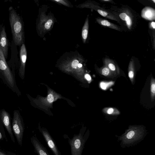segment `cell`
<instances>
[{
    "label": "cell",
    "instance_id": "obj_30",
    "mask_svg": "<svg viewBox=\"0 0 155 155\" xmlns=\"http://www.w3.org/2000/svg\"><path fill=\"white\" fill-rule=\"evenodd\" d=\"M101 1H103L104 2H111V1L110 0H101Z\"/></svg>",
    "mask_w": 155,
    "mask_h": 155
},
{
    "label": "cell",
    "instance_id": "obj_5",
    "mask_svg": "<svg viewBox=\"0 0 155 155\" xmlns=\"http://www.w3.org/2000/svg\"><path fill=\"white\" fill-rule=\"evenodd\" d=\"M39 130L53 154L61 155V153L58 150L55 140L48 131L46 129H40Z\"/></svg>",
    "mask_w": 155,
    "mask_h": 155
},
{
    "label": "cell",
    "instance_id": "obj_15",
    "mask_svg": "<svg viewBox=\"0 0 155 155\" xmlns=\"http://www.w3.org/2000/svg\"><path fill=\"white\" fill-rule=\"evenodd\" d=\"M135 74L134 63V60L131 59L128 68V76L132 84H134Z\"/></svg>",
    "mask_w": 155,
    "mask_h": 155
},
{
    "label": "cell",
    "instance_id": "obj_3",
    "mask_svg": "<svg viewBox=\"0 0 155 155\" xmlns=\"http://www.w3.org/2000/svg\"><path fill=\"white\" fill-rule=\"evenodd\" d=\"M84 141V134L81 132L78 134H74L72 138L69 139L71 155H81Z\"/></svg>",
    "mask_w": 155,
    "mask_h": 155
},
{
    "label": "cell",
    "instance_id": "obj_11",
    "mask_svg": "<svg viewBox=\"0 0 155 155\" xmlns=\"http://www.w3.org/2000/svg\"><path fill=\"white\" fill-rule=\"evenodd\" d=\"M119 16L121 20L125 22L127 28L131 29L133 24V18L131 12L128 10L126 9L119 14Z\"/></svg>",
    "mask_w": 155,
    "mask_h": 155
},
{
    "label": "cell",
    "instance_id": "obj_14",
    "mask_svg": "<svg viewBox=\"0 0 155 155\" xmlns=\"http://www.w3.org/2000/svg\"><path fill=\"white\" fill-rule=\"evenodd\" d=\"M154 9L149 8H145L142 12L143 17L149 20H152L155 19V11Z\"/></svg>",
    "mask_w": 155,
    "mask_h": 155
},
{
    "label": "cell",
    "instance_id": "obj_2",
    "mask_svg": "<svg viewBox=\"0 0 155 155\" xmlns=\"http://www.w3.org/2000/svg\"><path fill=\"white\" fill-rule=\"evenodd\" d=\"M12 129L18 143L20 147L22 145L24 127L19 114L17 110H14L12 124Z\"/></svg>",
    "mask_w": 155,
    "mask_h": 155
},
{
    "label": "cell",
    "instance_id": "obj_4",
    "mask_svg": "<svg viewBox=\"0 0 155 155\" xmlns=\"http://www.w3.org/2000/svg\"><path fill=\"white\" fill-rule=\"evenodd\" d=\"M5 58L0 47V70L9 85L12 87L15 85L13 76L6 63Z\"/></svg>",
    "mask_w": 155,
    "mask_h": 155
},
{
    "label": "cell",
    "instance_id": "obj_13",
    "mask_svg": "<svg viewBox=\"0 0 155 155\" xmlns=\"http://www.w3.org/2000/svg\"><path fill=\"white\" fill-rule=\"evenodd\" d=\"M97 22L99 25L113 29L117 31H120V27L117 25L110 22L108 20L100 18H97L96 19Z\"/></svg>",
    "mask_w": 155,
    "mask_h": 155
},
{
    "label": "cell",
    "instance_id": "obj_10",
    "mask_svg": "<svg viewBox=\"0 0 155 155\" xmlns=\"http://www.w3.org/2000/svg\"><path fill=\"white\" fill-rule=\"evenodd\" d=\"M0 47L5 59L7 58L8 55V43L4 26L2 28L0 32Z\"/></svg>",
    "mask_w": 155,
    "mask_h": 155
},
{
    "label": "cell",
    "instance_id": "obj_31",
    "mask_svg": "<svg viewBox=\"0 0 155 155\" xmlns=\"http://www.w3.org/2000/svg\"><path fill=\"white\" fill-rule=\"evenodd\" d=\"M151 1H152V2H153V3H155V0H151Z\"/></svg>",
    "mask_w": 155,
    "mask_h": 155
},
{
    "label": "cell",
    "instance_id": "obj_17",
    "mask_svg": "<svg viewBox=\"0 0 155 155\" xmlns=\"http://www.w3.org/2000/svg\"><path fill=\"white\" fill-rule=\"evenodd\" d=\"M88 28V18L87 17L86 19L82 30V36L84 42H85L87 37Z\"/></svg>",
    "mask_w": 155,
    "mask_h": 155
},
{
    "label": "cell",
    "instance_id": "obj_27",
    "mask_svg": "<svg viewBox=\"0 0 155 155\" xmlns=\"http://www.w3.org/2000/svg\"><path fill=\"white\" fill-rule=\"evenodd\" d=\"M54 1H55L56 2L60 3L62 4L65 5L66 6H68V4L64 0H54Z\"/></svg>",
    "mask_w": 155,
    "mask_h": 155
},
{
    "label": "cell",
    "instance_id": "obj_23",
    "mask_svg": "<svg viewBox=\"0 0 155 155\" xmlns=\"http://www.w3.org/2000/svg\"><path fill=\"white\" fill-rule=\"evenodd\" d=\"M135 134L133 130L129 131L127 135V137L128 139L132 138Z\"/></svg>",
    "mask_w": 155,
    "mask_h": 155
},
{
    "label": "cell",
    "instance_id": "obj_26",
    "mask_svg": "<svg viewBox=\"0 0 155 155\" xmlns=\"http://www.w3.org/2000/svg\"><path fill=\"white\" fill-rule=\"evenodd\" d=\"M149 27L151 29H153L154 30L155 28V22L154 21H152L149 24Z\"/></svg>",
    "mask_w": 155,
    "mask_h": 155
},
{
    "label": "cell",
    "instance_id": "obj_6",
    "mask_svg": "<svg viewBox=\"0 0 155 155\" xmlns=\"http://www.w3.org/2000/svg\"><path fill=\"white\" fill-rule=\"evenodd\" d=\"M0 117L2 125L7 131L13 143H15V137L11 125L9 114L5 110L2 109L1 110Z\"/></svg>",
    "mask_w": 155,
    "mask_h": 155
},
{
    "label": "cell",
    "instance_id": "obj_8",
    "mask_svg": "<svg viewBox=\"0 0 155 155\" xmlns=\"http://www.w3.org/2000/svg\"><path fill=\"white\" fill-rule=\"evenodd\" d=\"M19 55L20 60V64L19 70V75L22 78L24 74L25 63L26 62L27 53L26 48L25 44H22L20 49Z\"/></svg>",
    "mask_w": 155,
    "mask_h": 155
},
{
    "label": "cell",
    "instance_id": "obj_20",
    "mask_svg": "<svg viewBox=\"0 0 155 155\" xmlns=\"http://www.w3.org/2000/svg\"><path fill=\"white\" fill-rule=\"evenodd\" d=\"M0 155H18L11 151L0 148Z\"/></svg>",
    "mask_w": 155,
    "mask_h": 155
},
{
    "label": "cell",
    "instance_id": "obj_12",
    "mask_svg": "<svg viewBox=\"0 0 155 155\" xmlns=\"http://www.w3.org/2000/svg\"><path fill=\"white\" fill-rule=\"evenodd\" d=\"M104 65L110 69L115 76L119 74V68L113 60L107 58L104 59Z\"/></svg>",
    "mask_w": 155,
    "mask_h": 155
},
{
    "label": "cell",
    "instance_id": "obj_24",
    "mask_svg": "<svg viewBox=\"0 0 155 155\" xmlns=\"http://www.w3.org/2000/svg\"><path fill=\"white\" fill-rule=\"evenodd\" d=\"M78 61L77 60H74L72 63V66L73 68H76L78 64Z\"/></svg>",
    "mask_w": 155,
    "mask_h": 155
},
{
    "label": "cell",
    "instance_id": "obj_21",
    "mask_svg": "<svg viewBox=\"0 0 155 155\" xmlns=\"http://www.w3.org/2000/svg\"><path fill=\"white\" fill-rule=\"evenodd\" d=\"M5 139L6 141L8 140L4 129H0V140H3Z\"/></svg>",
    "mask_w": 155,
    "mask_h": 155
},
{
    "label": "cell",
    "instance_id": "obj_28",
    "mask_svg": "<svg viewBox=\"0 0 155 155\" xmlns=\"http://www.w3.org/2000/svg\"><path fill=\"white\" fill-rule=\"evenodd\" d=\"M85 78L88 81H90L91 80V78L90 76L88 74H86L85 75Z\"/></svg>",
    "mask_w": 155,
    "mask_h": 155
},
{
    "label": "cell",
    "instance_id": "obj_7",
    "mask_svg": "<svg viewBox=\"0 0 155 155\" xmlns=\"http://www.w3.org/2000/svg\"><path fill=\"white\" fill-rule=\"evenodd\" d=\"M86 6L87 8L95 10L102 16L118 22L120 21L119 18L117 16L98 5H94L92 3H89L87 4Z\"/></svg>",
    "mask_w": 155,
    "mask_h": 155
},
{
    "label": "cell",
    "instance_id": "obj_1",
    "mask_svg": "<svg viewBox=\"0 0 155 155\" xmlns=\"http://www.w3.org/2000/svg\"><path fill=\"white\" fill-rule=\"evenodd\" d=\"M9 20L13 38L15 44L20 45L23 43L24 39L22 20L12 7H9Z\"/></svg>",
    "mask_w": 155,
    "mask_h": 155
},
{
    "label": "cell",
    "instance_id": "obj_19",
    "mask_svg": "<svg viewBox=\"0 0 155 155\" xmlns=\"http://www.w3.org/2000/svg\"><path fill=\"white\" fill-rule=\"evenodd\" d=\"M150 92L151 101L153 102L155 97V80L153 77H152L150 80Z\"/></svg>",
    "mask_w": 155,
    "mask_h": 155
},
{
    "label": "cell",
    "instance_id": "obj_18",
    "mask_svg": "<svg viewBox=\"0 0 155 155\" xmlns=\"http://www.w3.org/2000/svg\"><path fill=\"white\" fill-rule=\"evenodd\" d=\"M102 111L105 114L113 115H118L120 114L119 111L117 109L111 107L104 108Z\"/></svg>",
    "mask_w": 155,
    "mask_h": 155
},
{
    "label": "cell",
    "instance_id": "obj_16",
    "mask_svg": "<svg viewBox=\"0 0 155 155\" xmlns=\"http://www.w3.org/2000/svg\"><path fill=\"white\" fill-rule=\"evenodd\" d=\"M97 71L100 74L106 77L113 78L115 76L110 69L105 65L97 69Z\"/></svg>",
    "mask_w": 155,
    "mask_h": 155
},
{
    "label": "cell",
    "instance_id": "obj_29",
    "mask_svg": "<svg viewBox=\"0 0 155 155\" xmlns=\"http://www.w3.org/2000/svg\"><path fill=\"white\" fill-rule=\"evenodd\" d=\"M82 64H81V63H79L78 65V68H81L82 67Z\"/></svg>",
    "mask_w": 155,
    "mask_h": 155
},
{
    "label": "cell",
    "instance_id": "obj_25",
    "mask_svg": "<svg viewBox=\"0 0 155 155\" xmlns=\"http://www.w3.org/2000/svg\"><path fill=\"white\" fill-rule=\"evenodd\" d=\"M47 100L49 102H52L54 100V97L51 94H49L48 96Z\"/></svg>",
    "mask_w": 155,
    "mask_h": 155
},
{
    "label": "cell",
    "instance_id": "obj_22",
    "mask_svg": "<svg viewBox=\"0 0 155 155\" xmlns=\"http://www.w3.org/2000/svg\"><path fill=\"white\" fill-rule=\"evenodd\" d=\"M53 22V21L51 19L48 20L45 23V27L46 29H48L50 28Z\"/></svg>",
    "mask_w": 155,
    "mask_h": 155
},
{
    "label": "cell",
    "instance_id": "obj_9",
    "mask_svg": "<svg viewBox=\"0 0 155 155\" xmlns=\"http://www.w3.org/2000/svg\"><path fill=\"white\" fill-rule=\"evenodd\" d=\"M30 139L34 150L38 155H50L46 148L36 136H33L31 137Z\"/></svg>",
    "mask_w": 155,
    "mask_h": 155
}]
</instances>
